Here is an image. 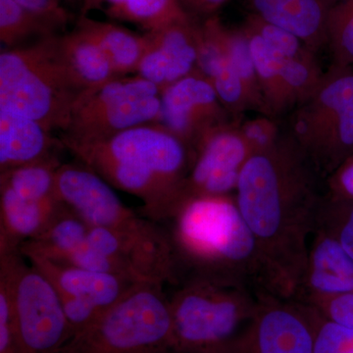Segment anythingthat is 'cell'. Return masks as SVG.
<instances>
[{"instance_id":"obj_30","label":"cell","mask_w":353,"mask_h":353,"mask_svg":"<svg viewBox=\"0 0 353 353\" xmlns=\"http://www.w3.org/2000/svg\"><path fill=\"white\" fill-rule=\"evenodd\" d=\"M327 48L331 66L353 67V0H336L330 12Z\"/></svg>"},{"instance_id":"obj_24","label":"cell","mask_w":353,"mask_h":353,"mask_svg":"<svg viewBox=\"0 0 353 353\" xmlns=\"http://www.w3.org/2000/svg\"><path fill=\"white\" fill-rule=\"evenodd\" d=\"M90 229V225L82 217L61 202L43 232L23 245L20 252L57 261L87 245Z\"/></svg>"},{"instance_id":"obj_37","label":"cell","mask_w":353,"mask_h":353,"mask_svg":"<svg viewBox=\"0 0 353 353\" xmlns=\"http://www.w3.org/2000/svg\"><path fill=\"white\" fill-rule=\"evenodd\" d=\"M228 0H179L183 10L194 17L208 18L225 6Z\"/></svg>"},{"instance_id":"obj_33","label":"cell","mask_w":353,"mask_h":353,"mask_svg":"<svg viewBox=\"0 0 353 353\" xmlns=\"http://www.w3.org/2000/svg\"><path fill=\"white\" fill-rule=\"evenodd\" d=\"M239 127L253 153L265 152L271 148L284 131L275 118L268 115L239 123Z\"/></svg>"},{"instance_id":"obj_29","label":"cell","mask_w":353,"mask_h":353,"mask_svg":"<svg viewBox=\"0 0 353 353\" xmlns=\"http://www.w3.org/2000/svg\"><path fill=\"white\" fill-rule=\"evenodd\" d=\"M219 34L223 46L245 85L252 108L263 111V101L260 92L259 79L250 50V41L245 32L241 28L230 29L220 20Z\"/></svg>"},{"instance_id":"obj_27","label":"cell","mask_w":353,"mask_h":353,"mask_svg":"<svg viewBox=\"0 0 353 353\" xmlns=\"http://www.w3.org/2000/svg\"><path fill=\"white\" fill-rule=\"evenodd\" d=\"M57 34H61L13 0H0V41L4 48H18Z\"/></svg>"},{"instance_id":"obj_6","label":"cell","mask_w":353,"mask_h":353,"mask_svg":"<svg viewBox=\"0 0 353 353\" xmlns=\"http://www.w3.org/2000/svg\"><path fill=\"white\" fill-rule=\"evenodd\" d=\"M163 285L139 283L61 353H175L170 299Z\"/></svg>"},{"instance_id":"obj_38","label":"cell","mask_w":353,"mask_h":353,"mask_svg":"<svg viewBox=\"0 0 353 353\" xmlns=\"http://www.w3.org/2000/svg\"><path fill=\"white\" fill-rule=\"evenodd\" d=\"M341 202H345L350 206V212H348L347 222L341 228L338 238L348 254L353 259V201Z\"/></svg>"},{"instance_id":"obj_7","label":"cell","mask_w":353,"mask_h":353,"mask_svg":"<svg viewBox=\"0 0 353 353\" xmlns=\"http://www.w3.org/2000/svg\"><path fill=\"white\" fill-rule=\"evenodd\" d=\"M285 131L321 176L353 154V67H330L310 99L290 112Z\"/></svg>"},{"instance_id":"obj_3","label":"cell","mask_w":353,"mask_h":353,"mask_svg":"<svg viewBox=\"0 0 353 353\" xmlns=\"http://www.w3.org/2000/svg\"><path fill=\"white\" fill-rule=\"evenodd\" d=\"M168 230L179 283L201 279L263 287L256 241L231 196L190 199L176 210Z\"/></svg>"},{"instance_id":"obj_22","label":"cell","mask_w":353,"mask_h":353,"mask_svg":"<svg viewBox=\"0 0 353 353\" xmlns=\"http://www.w3.org/2000/svg\"><path fill=\"white\" fill-rule=\"evenodd\" d=\"M75 27L85 32L108 57L118 77L137 74L146 46L145 34L130 31L112 22L79 15Z\"/></svg>"},{"instance_id":"obj_1","label":"cell","mask_w":353,"mask_h":353,"mask_svg":"<svg viewBox=\"0 0 353 353\" xmlns=\"http://www.w3.org/2000/svg\"><path fill=\"white\" fill-rule=\"evenodd\" d=\"M321 176L285 129L241 169L234 199L256 241L267 294L290 299L301 292L308 238L319 225Z\"/></svg>"},{"instance_id":"obj_20","label":"cell","mask_w":353,"mask_h":353,"mask_svg":"<svg viewBox=\"0 0 353 353\" xmlns=\"http://www.w3.org/2000/svg\"><path fill=\"white\" fill-rule=\"evenodd\" d=\"M61 201H39L0 187V254L19 252L48 224Z\"/></svg>"},{"instance_id":"obj_2","label":"cell","mask_w":353,"mask_h":353,"mask_svg":"<svg viewBox=\"0 0 353 353\" xmlns=\"http://www.w3.org/2000/svg\"><path fill=\"white\" fill-rule=\"evenodd\" d=\"M65 150L115 189L141 199V213L148 219L168 221L178 210L192 157L188 146L161 123Z\"/></svg>"},{"instance_id":"obj_39","label":"cell","mask_w":353,"mask_h":353,"mask_svg":"<svg viewBox=\"0 0 353 353\" xmlns=\"http://www.w3.org/2000/svg\"><path fill=\"white\" fill-rule=\"evenodd\" d=\"M60 1H61L62 3H68L71 4V6L79 7V10H80L83 0H60Z\"/></svg>"},{"instance_id":"obj_11","label":"cell","mask_w":353,"mask_h":353,"mask_svg":"<svg viewBox=\"0 0 353 353\" xmlns=\"http://www.w3.org/2000/svg\"><path fill=\"white\" fill-rule=\"evenodd\" d=\"M239 123L232 121L215 128L197 143L179 208L197 197L231 196L236 192L241 169L253 154Z\"/></svg>"},{"instance_id":"obj_35","label":"cell","mask_w":353,"mask_h":353,"mask_svg":"<svg viewBox=\"0 0 353 353\" xmlns=\"http://www.w3.org/2000/svg\"><path fill=\"white\" fill-rule=\"evenodd\" d=\"M325 319L353 329V292L308 303Z\"/></svg>"},{"instance_id":"obj_19","label":"cell","mask_w":353,"mask_h":353,"mask_svg":"<svg viewBox=\"0 0 353 353\" xmlns=\"http://www.w3.org/2000/svg\"><path fill=\"white\" fill-rule=\"evenodd\" d=\"M219 23L216 15L201 22L197 69L212 83L230 115L236 118L252 108L245 85L221 41Z\"/></svg>"},{"instance_id":"obj_9","label":"cell","mask_w":353,"mask_h":353,"mask_svg":"<svg viewBox=\"0 0 353 353\" xmlns=\"http://www.w3.org/2000/svg\"><path fill=\"white\" fill-rule=\"evenodd\" d=\"M161 90L141 76L118 77L77 99L61 134L64 146L92 145L143 125L159 123Z\"/></svg>"},{"instance_id":"obj_21","label":"cell","mask_w":353,"mask_h":353,"mask_svg":"<svg viewBox=\"0 0 353 353\" xmlns=\"http://www.w3.org/2000/svg\"><path fill=\"white\" fill-rule=\"evenodd\" d=\"M57 48L65 69L82 92L118 78L101 48L76 27L71 32L58 34Z\"/></svg>"},{"instance_id":"obj_28","label":"cell","mask_w":353,"mask_h":353,"mask_svg":"<svg viewBox=\"0 0 353 353\" xmlns=\"http://www.w3.org/2000/svg\"><path fill=\"white\" fill-rule=\"evenodd\" d=\"M324 75L313 51L306 50L299 57L284 59L283 81L290 112L310 99Z\"/></svg>"},{"instance_id":"obj_4","label":"cell","mask_w":353,"mask_h":353,"mask_svg":"<svg viewBox=\"0 0 353 353\" xmlns=\"http://www.w3.org/2000/svg\"><path fill=\"white\" fill-rule=\"evenodd\" d=\"M170 299L175 353H228L259 310L248 285L188 279Z\"/></svg>"},{"instance_id":"obj_12","label":"cell","mask_w":353,"mask_h":353,"mask_svg":"<svg viewBox=\"0 0 353 353\" xmlns=\"http://www.w3.org/2000/svg\"><path fill=\"white\" fill-rule=\"evenodd\" d=\"M265 294L245 334L228 353H314L316 311Z\"/></svg>"},{"instance_id":"obj_10","label":"cell","mask_w":353,"mask_h":353,"mask_svg":"<svg viewBox=\"0 0 353 353\" xmlns=\"http://www.w3.org/2000/svg\"><path fill=\"white\" fill-rule=\"evenodd\" d=\"M58 199L82 217L90 227L102 228L117 233L166 241L170 239L157 221L137 214L125 205L99 174L78 161L62 163L57 171Z\"/></svg>"},{"instance_id":"obj_23","label":"cell","mask_w":353,"mask_h":353,"mask_svg":"<svg viewBox=\"0 0 353 353\" xmlns=\"http://www.w3.org/2000/svg\"><path fill=\"white\" fill-rule=\"evenodd\" d=\"M101 11L111 20L138 26L145 32L154 31L189 17L179 0H83L79 15Z\"/></svg>"},{"instance_id":"obj_5","label":"cell","mask_w":353,"mask_h":353,"mask_svg":"<svg viewBox=\"0 0 353 353\" xmlns=\"http://www.w3.org/2000/svg\"><path fill=\"white\" fill-rule=\"evenodd\" d=\"M57 36L0 53V108L63 132L83 94L58 55Z\"/></svg>"},{"instance_id":"obj_14","label":"cell","mask_w":353,"mask_h":353,"mask_svg":"<svg viewBox=\"0 0 353 353\" xmlns=\"http://www.w3.org/2000/svg\"><path fill=\"white\" fill-rule=\"evenodd\" d=\"M201 36V22L194 16L145 32V50L136 75L162 92L196 71Z\"/></svg>"},{"instance_id":"obj_26","label":"cell","mask_w":353,"mask_h":353,"mask_svg":"<svg viewBox=\"0 0 353 353\" xmlns=\"http://www.w3.org/2000/svg\"><path fill=\"white\" fill-rule=\"evenodd\" d=\"M59 157L0 172V187L7 188L27 199L39 201H59L57 192Z\"/></svg>"},{"instance_id":"obj_31","label":"cell","mask_w":353,"mask_h":353,"mask_svg":"<svg viewBox=\"0 0 353 353\" xmlns=\"http://www.w3.org/2000/svg\"><path fill=\"white\" fill-rule=\"evenodd\" d=\"M243 27L259 34L265 43L268 44L284 59H290V58L299 57L304 51L310 50L296 36L285 31L284 29L278 27V26L267 22V21L257 16L256 14L253 13L248 16Z\"/></svg>"},{"instance_id":"obj_15","label":"cell","mask_w":353,"mask_h":353,"mask_svg":"<svg viewBox=\"0 0 353 353\" xmlns=\"http://www.w3.org/2000/svg\"><path fill=\"white\" fill-rule=\"evenodd\" d=\"M23 255L50 279L59 294L83 299L102 311L117 303L141 283L117 274L101 273L57 263L32 253Z\"/></svg>"},{"instance_id":"obj_25","label":"cell","mask_w":353,"mask_h":353,"mask_svg":"<svg viewBox=\"0 0 353 353\" xmlns=\"http://www.w3.org/2000/svg\"><path fill=\"white\" fill-rule=\"evenodd\" d=\"M250 41L265 115L277 118L289 113L283 81L284 58L270 48L259 34L241 27Z\"/></svg>"},{"instance_id":"obj_16","label":"cell","mask_w":353,"mask_h":353,"mask_svg":"<svg viewBox=\"0 0 353 353\" xmlns=\"http://www.w3.org/2000/svg\"><path fill=\"white\" fill-rule=\"evenodd\" d=\"M61 139L38 121L0 108V172L59 157Z\"/></svg>"},{"instance_id":"obj_17","label":"cell","mask_w":353,"mask_h":353,"mask_svg":"<svg viewBox=\"0 0 353 353\" xmlns=\"http://www.w3.org/2000/svg\"><path fill=\"white\" fill-rule=\"evenodd\" d=\"M334 1L250 0L253 13L294 34L316 54L327 48V28Z\"/></svg>"},{"instance_id":"obj_8","label":"cell","mask_w":353,"mask_h":353,"mask_svg":"<svg viewBox=\"0 0 353 353\" xmlns=\"http://www.w3.org/2000/svg\"><path fill=\"white\" fill-rule=\"evenodd\" d=\"M0 287L10 301L18 353H61L74 333L50 279L21 252L4 253Z\"/></svg>"},{"instance_id":"obj_18","label":"cell","mask_w":353,"mask_h":353,"mask_svg":"<svg viewBox=\"0 0 353 353\" xmlns=\"http://www.w3.org/2000/svg\"><path fill=\"white\" fill-rule=\"evenodd\" d=\"M303 290L308 292L309 303L353 292V259L339 238L323 231L316 234L309 248Z\"/></svg>"},{"instance_id":"obj_13","label":"cell","mask_w":353,"mask_h":353,"mask_svg":"<svg viewBox=\"0 0 353 353\" xmlns=\"http://www.w3.org/2000/svg\"><path fill=\"white\" fill-rule=\"evenodd\" d=\"M161 103L159 123L188 146L190 157L208 132L234 121L199 69L162 90Z\"/></svg>"},{"instance_id":"obj_32","label":"cell","mask_w":353,"mask_h":353,"mask_svg":"<svg viewBox=\"0 0 353 353\" xmlns=\"http://www.w3.org/2000/svg\"><path fill=\"white\" fill-rule=\"evenodd\" d=\"M314 353H353V329L329 321L316 312Z\"/></svg>"},{"instance_id":"obj_36","label":"cell","mask_w":353,"mask_h":353,"mask_svg":"<svg viewBox=\"0 0 353 353\" xmlns=\"http://www.w3.org/2000/svg\"><path fill=\"white\" fill-rule=\"evenodd\" d=\"M331 201H353V154L328 176Z\"/></svg>"},{"instance_id":"obj_34","label":"cell","mask_w":353,"mask_h":353,"mask_svg":"<svg viewBox=\"0 0 353 353\" xmlns=\"http://www.w3.org/2000/svg\"><path fill=\"white\" fill-rule=\"evenodd\" d=\"M28 12L63 34L73 17L60 0H13Z\"/></svg>"}]
</instances>
